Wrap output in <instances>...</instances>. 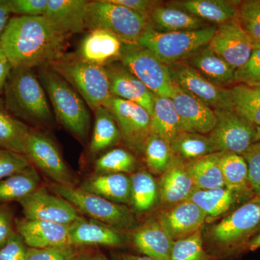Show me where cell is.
Returning <instances> with one entry per match:
<instances>
[{"label":"cell","mask_w":260,"mask_h":260,"mask_svg":"<svg viewBox=\"0 0 260 260\" xmlns=\"http://www.w3.org/2000/svg\"><path fill=\"white\" fill-rule=\"evenodd\" d=\"M68 37L44 16H15L5 27L0 45L13 69H32L62 56Z\"/></svg>","instance_id":"obj_1"},{"label":"cell","mask_w":260,"mask_h":260,"mask_svg":"<svg viewBox=\"0 0 260 260\" xmlns=\"http://www.w3.org/2000/svg\"><path fill=\"white\" fill-rule=\"evenodd\" d=\"M5 109L19 119L50 124L52 113L46 91L31 69H13L5 87Z\"/></svg>","instance_id":"obj_2"},{"label":"cell","mask_w":260,"mask_h":260,"mask_svg":"<svg viewBox=\"0 0 260 260\" xmlns=\"http://www.w3.org/2000/svg\"><path fill=\"white\" fill-rule=\"evenodd\" d=\"M39 80L58 121L77 138L85 139L90 129V116L83 98L49 65L39 70Z\"/></svg>","instance_id":"obj_3"},{"label":"cell","mask_w":260,"mask_h":260,"mask_svg":"<svg viewBox=\"0 0 260 260\" xmlns=\"http://www.w3.org/2000/svg\"><path fill=\"white\" fill-rule=\"evenodd\" d=\"M80 94L90 109L107 107L112 98L105 67L92 64L79 56H64L49 64Z\"/></svg>","instance_id":"obj_4"},{"label":"cell","mask_w":260,"mask_h":260,"mask_svg":"<svg viewBox=\"0 0 260 260\" xmlns=\"http://www.w3.org/2000/svg\"><path fill=\"white\" fill-rule=\"evenodd\" d=\"M217 26L210 25L198 30L160 32L148 24L138 45L152 51L164 64L170 66L185 61L202 48L208 45Z\"/></svg>","instance_id":"obj_5"},{"label":"cell","mask_w":260,"mask_h":260,"mask_svg":"<svg viewBox=\"0 0 260 260\" xmlns=\"http://www.w3.org/2000/svg\"><path fill=\"white\" fill-rule=\"evenodd\" d=\"M259 230L260 195H254L210 227L205 237L219 249L235 251L247 246Z\"/></svg>","instance_id":"obj_6"},{"label":"cell","mask_w":260,"mask_h":260,"mask_svg":"<svg viewBox=\"0 0 260 260\" xmlns=\"http://www.w3.org/2000/svg\"><path fill=\"white\" fill-rule=\"evenodd\" d=\"M148 24V16L109 0L89 3L86 28L104 29L112 32L126 45H138V41Z\"/></svg>","instance_id":"obj_7"},{"label":"cell","mask_w":260,"mask_h":260,"mask_svg":"<svg viewBox=\"0 0 260 260\" xmlns=\"http://www.w3.org/2000/svg\"><path fill=\"white\" fill-rule=\"evenodd\" d=\"M51 190L70 202L78 211L118 230H133L138 226L134 214L125 205L116 204L74 186L56 184L51 186Z\"/></svg>","instance_id":"obj_8"},{"label":"cell","mask_w":260,"mask_h":260,"mask_svg":"<svg viewBox=\"0 0 260 260\" xmlns=\"http://www.w3.org/2000/svg\"><path fill=\"white\" fill-rule=\"evenodd\" d=\"M119 59L150 91L159 96L172 99L175 91V83L169 67L152 51L139 45L125 44Z\"/></svg>","instance_id":"obj_9"},{"label":"cell","mask_w":260,"mask_h":260,"mask_svg":"<svg viewBox=\"0 0 260 260\" xmlns=\"http://www.w3.org/2000/svg\"><path fill=\"white\" fill-rule=\"evenodd\" d=\"M215 111L217 122L208 135L217 152L242 155L251 145L259 141L256 126L233 110Z\"/></svg>","instance_id":"obj_10"},{"label":"cell","mask_w":260,"mask_h":260,"mask_svg":"<svg viewBox=\"0 0 260 260\" xmlns=\"http://www.w3.org/2000/svg\"><path fill=\"white\" fill-rule=\"evenodd\" d=\"M106 108L114 116L126 146L136 152L144 151L152 135L150 114L141 106L115 96L111 98Z\"/></svg>","instance_id":"obj_11"},{"label":"cell","mask_w":260,"mask_h":260,"mask_svg":"<svg viewBox=\"0 0 260 260\" xmlns=\"http://www.w3.org/2000/svg\"><path fill=\"white\" fill-rule=\"evenodd\" d=\"M169 67L173 80L181 88L199 99L213 110H232L229 88L212 83L186 61Z\"/></svg>","instance_id":"obj_12"},{"label":"cell","mask_w":260,"mask_h":260,"mask_svg":"<svg viewBox=\"0 0 260 260\" xmlns=\"http://www.w3.org/2000/svg\"><path fill=\"white\" fill-rule=\"evenodd\" d=\"M25 155L56 184L74 186L75 178L55 143L47 135L31 131Z\"/></svg>","instance_id":"obj_13"},{"label":"cell","mask_w":260,"mask_h":260,"mask_svg":"<svg viewBox=\"0 0 260 260\" xmlns=\"http://www.w3.org/2000/svg\"><path fill=\"white\" fill-rule=\"evenodd\" d=\"M208 47L235 70L245 64L254 49L253 39L238 18L217 26Z\"/></svg>","instance_id":"obj_14"},{"label":"cell","mask_w":260,"mask_h":260,"mask_svg":"<svg viewBox=\"0 0 260 260\" xmlns=\"http://www.w3.org/2000/svg\"><path fill=\"white\" fill-rule=\"evenodd\" d=\"M25 218L70 225L80 218L78 210L59 195L40 187L18 201Z\"/></svg>","instance_id":"obj_15"},{"label":"cell","mask_w":260,"mask_h":260,"mask_svg":"<svg viewBox=\"0 0 260 260\" xmlns=\"http://www.w3.org/2000/svg\"><path fill=\"white\" fill-rule=\"evenodd\" d=\"M172 100L184 131L203 135L211 133L217 122L215 111L212 108L176 83Z\"/></svg>","instance_id":"obj_16"},{"label":"cell","mask_w":260,"mask_h":260,"mask_svg":"<svg viewBox=\"0 0 260 260\" xmlns=\"http://www.w3.org/2000/svg\"><path fill=\"white\" fill-rule=\"evenodd\" d=\"M173 242L203 229L208 217L198 205L186 200L166 208L156 218Z\"/></svg>","instance_id":"obj_17"},{"label":"cell","mask_w":260,"mask_h":260,"mask_svg":"<svg viewBox=\"0 0 260 260\" xmlns=\"http://www.w3.org/2000/svg\"><path fill=\"white\" fill-rule=\"evenodd\" d=\"M112 96L135 103L153 114L154 102L156 95L130 73L122 64H111L105 66Z\"/></svg>","instance_id":"obj_18"},{"label":"cell","mask_w":260,"mask_h":260,"mask_svg":"<svg viewBox=\"0 0 260 260\" xmlns=\"http://www.w3.org/2000/svg\"><path fill=\"white\" fill-rule=\"evenodd\" d=\"M129 239L110 225L93 219L80 217L69 225V245H124Z\"/></svg>","instance_id":"obj_19"},{"label":"cell","mask_w":260,"mask_h":260,"mask_svg":"<svg viewBox=\"0 0 260 260\" xmlns=\"http://www.w3.org/2000/svg\"><path fill=\"white\" fill-rule=\"evenodd\" d=\"M16 227L29 247L43 249L69 245V225L25 218L16 220Z\"/></svg>","instance_id":"obj_20"},{"label":"cell","mask_w":260,"mask_h":260,"mask_svg":"<svg viewBox=\"0 0 260 260\" xmlns=\"http://www.w3.org/2000/svg\"><path fill=\"white\" fill-rule=\"evenodd\" d=\"M159 200L168 208L186 200L196 189L192 179L188 172L186 162L174 155L172 162L158 183Z\"/></svg>","instance_id":"obj_21"},{"label":"cell","mask_w":260,"mask_h":260,"mask_svg":"<svg viewBox=\"0 0 260 260\" xmlns=\"http://www.w3.org/2000/svg\"><path fill=\"white\" fill-rule=\"evenodd\" d=\"M124 46L112 32L93 29L82 41L78 56L88 62L105 67L120 58Z\"/></svg>","instance_id":"obj_22"},{"label":"cell","mask_w":260,"mask_h":260,"mask_svg":"<svg viewBox=\"0 0 260 260\" xmlns=\"http://www.w3.org/2000/svg\"><path fill=\"white\" fill-rule=\"evenodd\" d=\"M89 3L85 0H48L44 16L59 31L69 37L86 28Z\"/></svg>","instance_id":"obj_23"},{"label":"cell","mask_w":260,"mask_h":260,"mask_svg":"<svg viewBox=\"0 0 260 260\" xmlns=\"http://www.w3.org/2000/svg\"><path fill=\"white\" fill-rule=\"evenodd\" d=\"M132 241L138 251L155 260H171L173 241L156 218H150L132 233Z\"/></svg>","instance_id":"obj_24"},{"label":"cell","mask_w":260,"mask_h":260,"mask_svg":"<svg viewBox=\"0 0 260 260\" xmlns=\"http://www.w3.org/2000/svg\"><path fill=\"white\" fill-rule=\"evenodd\" d=\"M149 18L151 22L149 24L160 32L198 30L210 25L174 4L164 5L158 3L150 11Z\"/></svg>","instance_id":"obj_25"},{"label":"cell","mask_w":260,"mask_h":260,"mask_svg":"<svg viewBox=\"0 0 260 260\" xmlns=\"http://www.w3.org/2000/svg\"><path fill=\"white\" fill-rule=\"evenodd\" d=\"M80 188L116 204L131 203V178L126 174H98L87 179Z\"/></svg>","instance_id":"obj_26"},{"label":"cell","mask_w":260,"mask_h":260,"mask_svg":"<svg viewBox=\"0 0 260 260\" xmlns=\"http://www.w3.org/2000/svg\"><path fill=\"white\" fill-rule=\"evenodd\" d=\"M240 2L233 0H183L173 2V4L207 23H213L219 25L238 18Z\"/></svg>","instance_id":"obj_27"},{"label":"cell","mask_w":260,"mask_h":260,"mask_svg":"<svg viewBox=\"0 0 260 260\" xmlns=\"http://www.w3.org/2000/svg\"><path fill=\"white\" fill-rule=\"evenodd\" d=\"M185 61L215 85L225 87L235 84L234 75L236 70L212 51L208 45L197 51Z\"/></svg>","instance_id":"obj_28"},{"label":"cell","mask_w":260,"mask_h":260,"mask_svg":"<svg viewBox=\"0 0 260 260\" xmlns=\"http://www.w3.org/2000/svg\"><path fill=\"white\" fill-rule=\"evenodd\" d=\"M220 167L225 188L246 201L255 195L249 183L247 164L242 155L222 152Z\"/></svg>","instance_id":"obj_29"},{"label":"cell","mask_w":260,"mask_h":260,"mask_svg":"<svg viewBox=\"0 0 260 260\" xmlns=\"http://www.w3.org/2000/svg\"><path fill=\"white\" fill-rule=\"evenodd\" d=\"M150 126L152 134L157 135L170 145L184 131L171 98L155 96Z\"/></svg>","instance_id":"obj_30"},{"label":"cell","mask_w":260,"mask_h":260,"mask_svg":"<svg viewBox=\"0 0 260 260\" xmlns=\"http://www.w3.org/2000/svg\"><path fill=\"white\" fill-rule=\"evenodd\" d=\"M189 200L204 211L208 218H215L229 213L237 203L243 200L227 188L194 189Z\"/></svg>","instance_id":"obj_31"},{"label":"cell","mask_w":260,"mask_h":260,"mask_svg":"<svg viewBox=\"0 0 260 260\" xmlns=\"http://www.w3.org/2000/svg\"><path fill=\"white\" fill-rule=\"evenodd\" d=\"M222 152H216L186 162L196 189H214L225 187L220 167Z\"/></svg>","instance_id":"obj_32"},{"label":"cell","mask_w":260,"mask_h":260,"mask_svg":"<svg viewBox=\"0 0 260 260\" xmlns=\"http://www.w3.org/2000/svg\"><path fill=\"white\" fill-rule=\"evenodd\" d=\"M31 130L0 106V148L25 155Z\"/></svg>","instance_id":"obj_33"},{"label":"cell","mask_w":260,"mask_h":260,"mask_svg":"<svg viewBox=\"0 0 260 260\" xmlns=\"http://www.w3.org/2000/svg\"><path fill=\"white\" fill-rule=\"evenodd\" d=\"M94 112L95 123L89 150L92 155H96L117 144L121 133L114 116L107 108H98Z\"/></svg>","instance_id":"obj_34"},{"label":"cell","mask_w":260,"mask_h":260,"mask_svg":"<svg viewBox=\"0 0 260 260\" xmlns=\"http://www.w3.org/2000/svg\"><path fill=\"white\" fill-rule=\"evenodd\" d=\"M40 182L39 173L32 166L5 178L0 181V203L20 201L37 190Z\"/></svg>","instance_id":"obj_35"},{"label":"cell","mask_w":260,"mask_h":260,"mask_svg":"<svg viewBox=\"0 0 260 260\" xmlns=\"http://www.w3.org/2000/svg\"><path fill=\"white\" fill-rule=\"evenodd\" d=\"M232 110L256 126H260V88L235 84L229 88Z\"/></svg>","instance_id":"obj_36"},{"label":"cell","mask_w":260,"mask_h":260,"mask_svg":"<svg viewBox=\"0 0 260 260\" xmlns=\"http://www.w3.org/2000/svg\"><path fill=\"white\" fill-rule=\"evenodd\" d=\"M173 154L187 162L216 153L208 135L183 131L171 144Z\"/></svg>","instance_id":"obj_37"},{"label":"cell","mask_w":260,"mask_h":260,"mask_svg":"<svg viewBox=\"0 0 260 260\" xmlns=\"http://www.w3.org/2000/svg\"><path fill=\"white\" fill-rule=\"evenodd\" d=\"M131 203L137 213L151 209L159 198L158 183L150 173L138 172L131 177Z\"/></svg>","instance_id":"obj_38"},{"label":"cell","mask_w":260,"mask_h":260,"mask_svg":"<svg viewBox=\"0 0 260 260\" xmlns=\"http://www.w3.org/2000/svg\"><path fill=\"white\" fill-rule=\"evenodd\" d=\"M136 168V158L124 149L116 148L102 155L95 162L98 174H126Z\"/></svg>","instance_id":"obj_39"},{"label":"cell","mask_w":260,"mask_h":260,"mask_svg":"<svg viewBox=\"0 0 260 260\" xmlns=\"http://www.w3.org/2000/svg\"><path fill=\"white\" fill-rule=\"evenodd\" d=\"M144 152L149 170L160 175L167 170L174 156L171 145L154 134L147 141Z\"/></svg>","instance_id":"obj_40"},{"label":"cell","mask_w":260,"mask_h":260,"mask_svg":"<svg viewBox=\"0 0 260 260\" xmlns=\"http://www.w3.org/2000/svg\"><path fill=\"white\" fill-rule=\"evenodd\" d=\"M202 230L173 242L171 260H203L205 251Z\"/></svg>","instance_id":"obj_41"},{"label":"cell","mask_w":260,"mask_h":260,"mask_svg":"<svg viewBox=\"0 0 260 260\" xmlns=\"http://www.w3.org/2000/svg\"><path fill=\"white\" fill-rule=\"evenodd\" d=\"M237 18L253 41H260V0L241 1Z\"/></svg>","instance_id":"obj_42"},{"label":"cell","mask_w":260,"mask_h":260,"mask_svg":"<svg viewBox=\"0 0 260 260\" xmlns=\"http://www.w3.org/2000/svg\"><path fill=\"white\" fill-rule=\"evenodd\" d=\"M77 252L75 246L65 245L56 247H28L26 260H76Z\"/></svg>","instance_id":"obj_43"},{"label":"cell","mask_w":260,"mask_h":260,"mask_svg":"<svg viewBox=\"0 0 260 260\" xmlns=\"http://www.w3.org/2000/svg\"><path fill=\"white\" fill-rule=\"evenodd\" d=\"M234 82L249 85L260 83V47H254L248 61L236 70Z\"/></svg>","instance_id":"obj_44"},{"label":"cell","mask_w":260,"mask_h":260,"mask_svg":"<svg viewBox=\"0 0 260 260\" xmlns=\"http://www.w3.org/2000/svg\"><path fill=\"white\" fill-rule=\"evenodd\" d=\"M30 166L31 162L25 155L0 148V181Z\"/></svg>","instance_id":"obj_45"},{"label":"cell","mask_w":260,"mask_h":260,"mask_svg":"<svg viewBox=\"0 0 260 260\" xmlns=\"http://www.w3.org/2000/svg\"><path fill=\"white\" fill-rule=\"evenodd\" d=\"M242 155L247 164L251 189L254 194L260 195V140L251 145Z\"/></svg>","instance_id":"obj_46"},{"label":"cell","mask_w":260,"mask_h":260,"mask_svg":"<svg viewBox=\"0 0 260 260\" xmlns=\"http://www.w3.org/2000/svg\"><path fill=\"white\" fill-rule=\"evenodd\" d=\"M12 13L18 16H44L48 0H7Z\"/></svg>","instance_id":"obj_47"},{"label":"cell","mask_w":260,"mask_h":260,"mask_svg":"<svg viewBox=\"0 0 260 260\" xmlns=\"http://www.w3.org/2000/svg\"><path fill=\"white\" fill-rule=\"evenodd\" d=\"M25 246L21 236L18 233H13L5 245L0 248V260H26L28 248Z\"/></svg>","instance_id":"obj_48"},{"label":"cell","mask_w":260,"mask_h":260,"mask_svg":"<svg viewBox=\"0 0 260 260\" xmlns=\"http://www.w3.org/2000/svg\"><path fill=\"white\" fill-rule=\"evenodd\" d=\"M113 3L125 7L128 9L136 12L145 16H148L158 2L149 0H109Z\"/></svg>","instance_id":"obj_49"},{"label":"cell","mask_w":260,"mask_h":260,"mask_svg":"<svg viewBox=\"0 0 260 260\" xmlns=\"http://www.w3.org/2000/svg\"><path fill=\"white\" fill-rule=\"evenodd\" d=\"M14 232L11 213L6 208L0 207V248L5 245Z\"/></svg>","instance_id":"obj_50"},{"label":"cell","mask_w":260,"mask_h":260,"mask_svg":"<svg viewBox=\"0 0 260 260\" xmlns=\"http://www.w3.org/2000/svg\"><path fill=\"white\" fill-rule=\"evenodd\" d=\"M12 12L7 1H0V38L8 25Z\"/></svg>","instance_id":"obj_51"},{"label":"cell","mask_w":260,"mask_h":260,"mask_svg":"<svg viewBox=\"0 0 260 260\" xmlns=\"http://www.w3.org/2000/svg\"><path fill=\"white\" fill-rule=\"evenodd\" d=\"M13 68L7 59L0 61V94L5 90V85Z\"/></svg>","instance_id":"obj_52"},{"label":"cell","mask_w":260,"mask_h":260,"mask_svg":"<svg viewBox=\"0 0 260 260\" xmlns=\"http://www.w3.org/2000/svg\"><path fill=\"white\" fill-rule=\"evenodd\" d=\"M113 258L114 260H155L146 256L135 255V254H125V253L114 254Z\"/></svg>","instance_id":"obj_53"},{"label":"cell","mask_w":260,"mask_h":260,"mask_svg":"<svg viewBox=\"0 0 260 260\" xmlns=\"http://www.w3.org/2000/svg\"><path fill=\"white\" fill-rule=\"evenodd\" d=\"M248 249L251 251H254L260 248V234L255 236L249 241L247 245Z\"/></svg>","instance_id":"obj_54"},{"label":"cell","mask_w":260,"mask_h":260,"mask_svg":"<svg viewBox=\"0 0 260 260\" xmlns=\"http://www.w3.org/2000/svg\"><path fill=\"white\" fill-rule=\"evenodd\" d=\"M88 260H109L105 256L102 254H96L89 258Z\"/></svg>","instance_id":"obj_55"},{"label":"cell","mask_w":260,"mask_h":260,"mask_svg":"<svg viewBox=\"0 0 260 260\" xmlns=\"http://www.w3.org/2000/svg\"><path fill=\"white\" fill-rule=\"evenodd\" d=\"M3 59H7L6 57H5L4 51L3 50V48H2L1 45H0V61L3 60Z\"/></svg>","instance_id":"obj_56"},{"label":"cell","mask_w":260,"mask_h":260,"mask_svg":"<svg viewBox=\"0 0 260 260\" xmlns=\"http://www.w3.org/2000/svg\"><path fill=\"white\" fill-rule=\"evenodd\" d=\"M253 47H260V41H253Z\"/></svg>","instance_id":"obj_57"},{"label":"cell","mask_w":260,"mask_h":260,"mask_svg":"<svg viewBox=\"0 0 260 260\" xmlns=\"http://www.w3.org/2000/svg\"><path fill=\"white\" fill-rule=\"evenodd\" d=\"M256 129H257L258 137H259L260 140V126H256Z\"/></svg>","instance_id":"obj_58"},{"label":"cell","mask_w":260,"mask_h":260,"mask_svg":"<svg viewBox=\"0 0 260 260\" xmlns=\"http://www.w3.org/2000/svg\"><path fill=\"white\" fill-rule=\"evenodd\" d=\"M251 86H255L258 87V88H260V83L254 84V85H251Z\"/></svg>","instance_id":"obj_59"},{"label":"cell","mask_w":260,"mask_h":260,"mask_svg":"<svg viewBox=\"0 0 260 260\" xmlns=\"http://www.w3.org/2000/svg\"><path fill=\"white\" fill-rule=\"evenodd\" d=\"M76 260H83V259H80V258H79V257H78V258H77Z\"/></svg>","instance_id":"obj_60"}]
</instances>
